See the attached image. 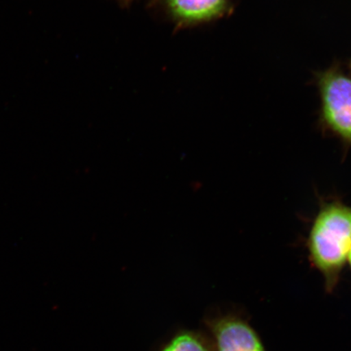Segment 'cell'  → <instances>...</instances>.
Segmentation results:
<instances>
[{"mask_svg":"<svg viewBox=\"0 0 351 351\" xmlns=\"http://www.w3.org/2000/svg\"><path fill=\"white\" fill-rule=\"evenodd\" d=\"M308 244L311 260L331 293L351 251V208L340 203L324 206L311 227Z\"/></svg>","mask_w":351,"mask_h":351,"instance_id":"1","label":"cell"},{"mask_svg":"<svg viewBox=\"0 0 351 351\" xmlns=\"http://www.w3.org/2000/svg\"><path fill=\"white\" fill-rule=\"evenodd\" d=\"M214 351H267L247 314L241 311H214L203 319Z\"/></svg>","mask_w":351,"mask_h":351,"instance_id":"2","label":"cell"},{"mask_svg":"<svg viewBox=\"0 0 351 351\" xmlns=\"http://www.w3.org/2000/svg\"><path fill=\"white\" fill-rule=\"evenodd\" d=\"M320 86L324 119L333 131L351 142V79L329 73Z\"/></svg>","mask_w":351,"mask_h":351,"instance_id":"3","label":"cell"},{"mask_svg":"<svg viewBox=\"0 0 351 351\" xmlns=\"http://www.w3.org/2000/svg\"><path fill=\"white\" fill-rule=\"evenodd\" d=\"M165 10L178 28L191 27L219 19L227 12V0H164Z\"/></svg>","mask_w":351,"mask_h":351,"instance_id":"4","label":"cell"},{"mask_svg":"<svg viewBox=\"0 0 351 351\" xmlns=\"http://www.w3.org/2000/svg\"><path fill=\"white\" fill-rule=\"evenodd\" d=\"M158 351H214V348L207 332L182 328L174 332Z\"/></svg>","mask_w":351,"mask_h":351,"instance_id":"5","label":"cell"},{"mask_svg":"<svg viewBox=\"0 0 351 351\" xmlns=\"http://www.w3.org/2000/svg\"><path fill=\"white\" fill-rule=\"evenodd\" d=\"M122 6L127 7L130 5V3L132 2V0H119Z\"/></svg>","mask_w":351,"mask_h":351,"instance_id":"6","label":"cell"},{"mask_svg":"<svg viewBox=\"0 0 351 351\" xmlns=\"http://www.w3.org/2000/svg\"><path fill=\"white\" fill-rule=\"evenodd\" d=\"M348 261L349 262L350 267H351V251H350V252L349 254Z\"/></svg>","mask_w":351,"mask_h":351,"instance_id":"7","label":"cell"}]
</instances>
